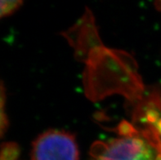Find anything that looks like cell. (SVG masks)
<instances>
[{
  "mask_svg": "<svg viewBox=\"0 0 161 160\" xmlns=\"http://www.w3.org/2000/svg\"><path fill=\"white\" fill-rule=\"evenodd\" d=\"M92 160H161V150L141 136L128 135L96 145Z\"/></svg>",
  "mask_w": 161,
  "mask_h": 160,
  "instance_id": "cell-1",
  "label": "cell"
},
{
  "mask_svg": "<svg viewBox=\"0 0 161 160\" xmlns=\"http://www.w3.org/2000/svg\"><path fill=\"white\" fill-rule=\"evenodd\" d=\"M32 160H79V148L73 135L65 131L50 130L33 143Z\"/></svg>",
  "mask_w": 161,
  "mask_h": 160,
  "instance_id": "cell-2",
  "label": "cell"
},
{
  "mask_svg": "<svg viewBox=\"0 0 161 160\" xmlns=\"http://www.w3.org/2000/svg\"><path fill=\"white\" fill-rule=\"evenodd\" d=\"M5 91L3 86L0 82V137L6 131L8 127V118L5 111Z\"/></svg>",
  "mask_w": 161,
  "mask_h": 160,
  "instance_id": "cell-3",
  "label": "cell"
},
{
  "mask_svg": "<svg viewBox=\"0 0 161 160\" xmlns=\"http://www.w3.org/2000/svg\"><path fill=\"white\" fill-rule=\"evenodd\" d=\"M22 4L21 1L0 0V18L14 12Z\"/></svg>",
  "mask_w": 161,
  "mask_h": 160,
  "instance_id": "cell-4",
  "label": "cell"
},
{
  "mask_svg": "<svg viewBox=\"0 0 161 160\" xmlns=\"http://www.w3.org/2000/svg\"><path fill=\"white\" fill-rule=\"evenodd\" d=\"M156 7L161 11V1H159V2L156 3Z\"/></svg>",
  "mask_w": 161,
  "mask_h": 160,
  "instance_id": "cell-5",
  "label": "cell"
}]
</instances>
